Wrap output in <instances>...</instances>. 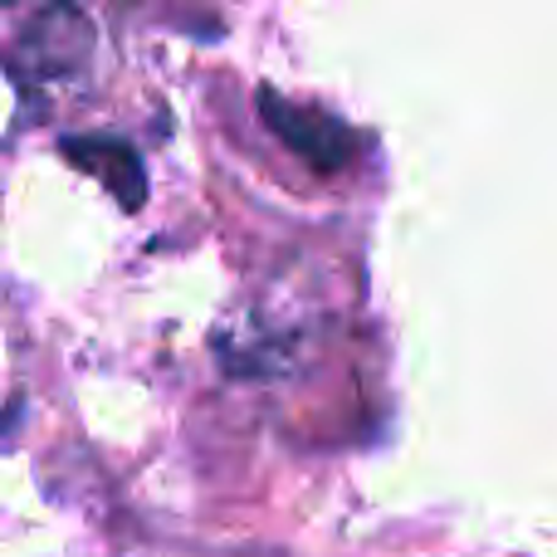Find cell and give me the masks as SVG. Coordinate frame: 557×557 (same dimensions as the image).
I'll return each instance as SVG.
<instances>
[{"label":"cell","mask_w":557,"mask_h":557,"mask_svg":"<svg viewBox=\"0 0 557 557\" xmlns=\"http://www.w3.org/2000/svg\"><path fill=\"white\" fill-rule=\"evenodd\" d=\"M88 49H94L88 20L69 5H49L15 39L10 69L20 74V84H35V78L39 84H54V78H74L88 64Z\"/></svg>","instance_id":"6da1fadb"},{"label":"cell","mask_w":557,"mask_h":557,"mask_svg":"<svg viewBox=\"0 0 557 557\" xmlns=\"http://www.w3.org/2000/svg\"><path fill=\"white\" fill-rule=\"evenodd\" d=\"M260 113L270 123V133L288 152H298L313 172H343L357 152V133L347 123H337L323 108H304L294 98L274 94V88H260Z\"/></svg>","instance_id":"7a4b0ae2"},{"label":"cell","mask_w":557,"mask_h":557,"mask_svg":"<svg viewBox=\"0 0 557 557\" xmlns=\"http://www.w3.org/2000/svg\"><path fill=\"white\" fill-rule=\"evenodd\" d=\"M59 152H64L78 172H94L113 196H123L127 211L143 206L147 172H143V157H137L133 143H123V137H113V133H78V137H64Z\"/></svg>","instance_id":"3957f363"}]
</instances>
